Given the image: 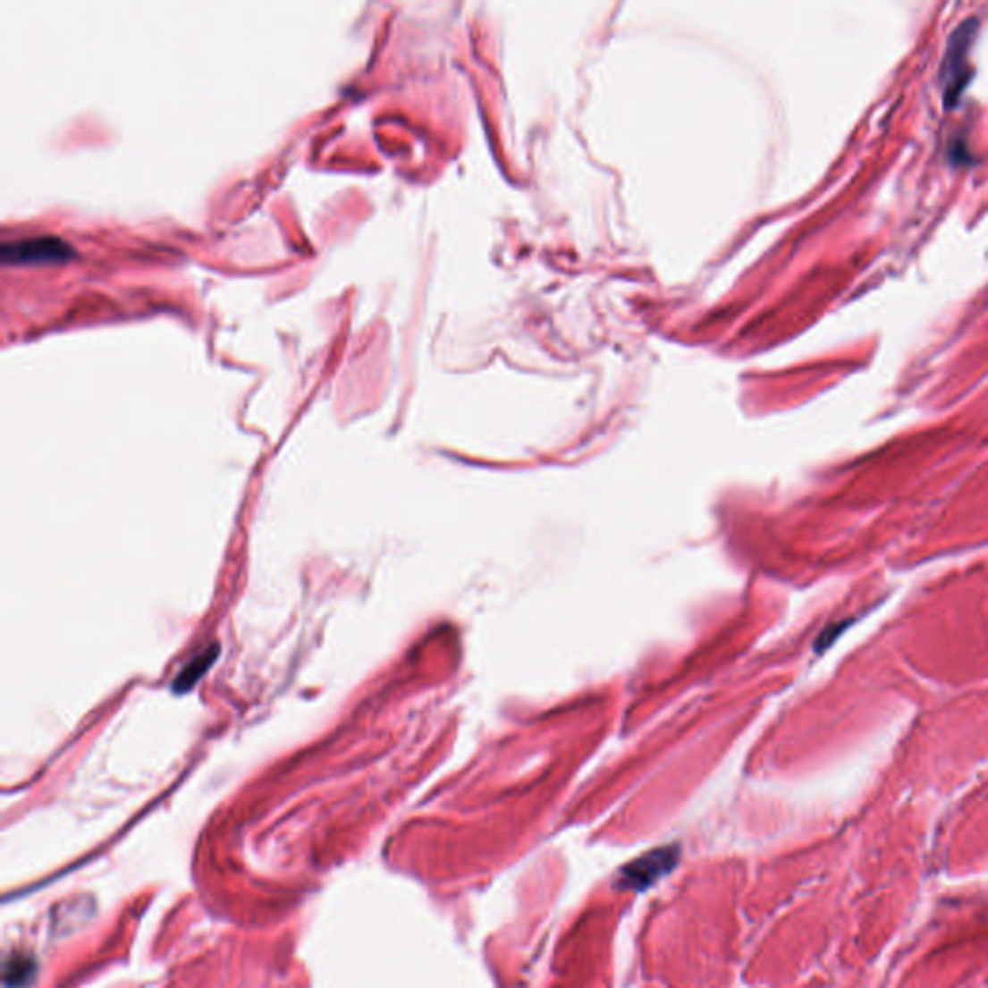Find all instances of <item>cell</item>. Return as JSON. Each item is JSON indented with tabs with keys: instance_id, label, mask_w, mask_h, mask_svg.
Instances as JSON below:
<instances>
[{
	"instance_id": "obj_1",
	"label": "cell",
	"mask_w": 988,
	"mask_h": 988,
	"mask_svg": "<svg viewBox=\"0 0 988 988\" xmlns=\"http://www.w3.org/2000/svg\"><path fill=\"white\" fill-rule=\"evenodd\" d=\"M74 255L70 243L58 236H31L4 241L0 246L4 265H60Z\"/></svg>"
},
{
	"instance_id": "obj_2",
	"label": "cell",
	"mask_w": 988,
	"mask_h": 988,
	"mask_svg": "<svg viewBox=\"0 0 988 988\" xmlns=\"http://www.w3.org/2000/svg\"><path fill=\"white\" fill-rule=\"evenodd\" d=\"M967 23H963V26L959 30H956V33L951 35V41H950V46H948V55L944 58V68H942V81H944V95H946V103L951 105L954 103L961 89L966 88L967 83V74L963 72V63L967 60V45H969V39H971V30H966Z\"/></svg>"
},
{
	"instance_id": "obj_3",
	"label": "cell",
	"mask_w": 988,
	"mask_h": 988,
	"mask_svg": "<svg viewBox=\"0 0 988 988\" xmlns=\"http://www.w3.org/2000/svg\"><path fill=\"white\" fill-rule=\"evenodd\" d=\"M674 856H676V849L664 848L649 853V856L638 859L636 863H631L624 871L626 886H633L639 890V888H645L646 884H651L658 876L670 871V867H674Z\"/></svg>"
},
{
	"instance_id": "obj_4",
	"label": "cell",
	"mask_w": 988,
	"mask_h": 988,
	"mask_svg": "<svg viewBox=\"0 0 988 988\" xmlns=\"http://www.w3.org/2000/svg\"><path fill=\"white\" fill-rule=\"evenodd\" d=\"M213 661H215L213 654H201L199 658H195V661L191 663V666L184 668V672H182V676L176 680L174 688L176 689H190V686L193 684V681L203 674L205 668L211 666Z\"/></svg>"
}]
</instances>
